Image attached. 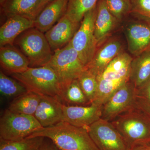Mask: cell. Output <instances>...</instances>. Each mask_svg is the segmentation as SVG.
<instances>
[{
  "instance_id": "1",
  "label": "cell",
  "mask_w": 150,
  "mask_h": 150,
  "mask_svg": "<svg viewBox=\"0 0 150 150\" xmlns=\"http://www.w3.org/2000/svg\"><path fill=\"white\" fill-rule=\"evenodd\" d=\"M48 138L62 150H99L86 129L61 121L42 127L27 138Z\"/></svg>"
},
{
  "instance_id": "2",
  "label": "cell",
  "mask_w": 150,
  "mask_h": 150,
  "mask_svg": "<svg viewBox=\"0 0 150 150\" xmlns=\"http://www.w3.org/2000/svg\"><path fill=\"white\" fill-rule=\"evenodd\" d=\"M133 59L129 54L123 51L96 77L97 92L92 103L103 106L117 90L130 81Z\"/></svg>"
},
{
  "instance_id": "3",
  "label": "cell",
  "mask_w": 150,
  "mask_h": 150,
  "mask_svg": "<svg viewBox=\"0 0 150 150\" xmlns=\"http://www.w3.org/2000/svg\"><path fill=\"white\" fill-rule=\"evenodd\" d=\"M11 76L23 84L28 91L61 100L63 86L54 70L48 66L29 67L23 72L13 74Z\"/></svg>"
},
{
  "instance_id": "4",
  "label": "cell",
  "mask_w": 150,
  "mask_h": 150,
  "mask_svg": "<svg viewBox=\"0 0 150 150\" xmlns=\"http://www.w3.org/2000/svg\"><path fill=\"white\" fill-rule=\"evenodd\" d=\"M131 146L150 141V112L138 104L111 122Z\"/></svg>"
},
{
  "instance_id": "5",
  "label": "cell",
  "mask_w": 150,
  "mask_h": 150,
  "mask_svg": "<svg viewBox=\"0 0 150 150\" xmlns=\"http://www.w3.org/2000/svg\"><path fill=\"white\" fill-rule=\"evenodd\" d=\"M13 45L27 58L29 67L46 66L54 54L45 33L35 27L19 35Z\"/></svg>"
},
{
  "instance_id": "6",
  "label": "cell",
  "mask_w": 150,
  "mask_h": 150,
  "mask_svg": "<svg viewBox=\"0 0 150 150\" xmlns=\"http://www.w3.org/2000/svg\"><path fill=\"white\" fill-rule=\"evenodd\" d=\"M46 66L51 68L57 75L64 91L86 69L70 42L63 48L54 51Z\"/></svg>"
},
{
  "instance_id": "7",
  "label": "cell",
  "mask_w": 150,
  "mask_h": 150,
  "mask_svg": "<svg viewBox=\"0 0 150 150\" xmlns=\"http://www.w3.org/2000/svg\"><path fill=\"white\" fill-rule=\"evenodd\" d=\"M42 127L34 115L15 113L6 109L0 118V139H23Z\"/></svg>"
},
{
  "instance_id": "8",
  "label": "cell",
  "mask_w": 150,
  "mask_h": 150,
  "mask_svg": "<svg viewBox=\"0 0 150 150\" xmlns=\"http://www.w3.org/2000/svg\"><path fill=\"white\" fill-rule=\"evenodd\" d=\"M96 12V6L86 14L79 29L70 41L86 68L91 62L98 48L94 34Z\"/></svg>"
},
{
  "instance_id": "9",
  "label": "cell",
  "mask_w": 150,
  "mask_h": 150,
  "mask_svg": "<svg viewBox=\"0 0 150 150\" xmlns=\"http://www.w3.org/2000/svg\"><path fill=\"white\" fill-rule=\"evenodd\" d=\"M99 150H129L130 146L109 121L100 118L87 129Z\"/></svg>"
},
{
  "instance_id": "10",
  "label": "cell",
  "mask_w": 150,
  "mask_h": 150,
  "mask_svg": "<svg viewBox=\"0 0 150 150\" xmlns=\"http://www.w3.org/2000/svg\"><path fill=\"white\" fill-rule=\"evenodd\" d=\"M137 104V88L129 81L117 90L103 105L101 118L109 121L113 120Z\"/></svg>"
},
{
  "instance_id": "11",
  "label": "cell",
  "mask_w": 150,
  "mask_h": 150,
  "mask_svg": "<svg viewBox=\"0 0 150 150\" xmlns=\"http://www.w3.org/2000/svg\"><path fill=\"white\" fill-rule=\"evenodd\" d=\"M124 31L130 54L136 57L150 50V22L132 21L126 25Z\"/></svg>"
},
{
  "instance_id": "12",
  "label": "cell",
  "mask_w": 150,
  "mask_h": 150,
  "mask_svg": "<svg viewBox=\"0 0 150 150\" xmlns=\"http://www.w3.org/2000/svg\"><path fill=\"white\" fill-rule=\"evenodd\" d=\"M102 105L92 104L89 106L66 105L63 104V121L86 129L101 118Z\"/></svg>"
},
{
  "instance_id": "13",
  "label": "cell",
  "mask_w": 150,
  "mask_h": 150,
  "mask_svg": "<svg viewBox=\"0 0 150 150\" xmlns=\"http://www.w3.org/2000/svg\"><path fill=\"white\" fill-rule=\"evenodd\" d=\"M122 42L117 38L106 39L98 47L86 69L96 77L101 74L112 60L123 51Z\"/></svg>"
},
{
  "instance_id": "14",
  "label": "cell",
  "mask_w": 150,
  "mask_h": 150,
  "mask_svg": "<svg viewBox=\"0 0 150 150\" xmlns=\"http://www.w3.org/2000/svg\"><path fill=\"white\" fill-rule=\"evenodd\" d=\"M81 23L73 21L65 14L57 23L45 33V36L53 52L69 43L79 29Z\"/></svg>"
},
{
  "instance_id": "15",
  "label": "cell",
  "mask_w": 150,
  "mask_h": 150,
  "mask_svg": "<svg viewBox=\"0 0 150 150\" xmlns=\"http://www.w3.org/2000/svg\"><path fill=\"white\" fill-rule=\"evenodd\" d=\"M62 105L56 98L41 96L34 117L43 127L54 126L63 121Z\"/></svg>"
},
{
  "instance_id": "16",
  "label": "cell",
  "mask_w": 150,
  "mask_h": 150,
  "mask_svg": "<svg viewBox=\"0 0 150 150\" xmlns=\"http://www.w3.org/2000/svg\"><path fill=\"white\" fill-rule=\"evenodd\" d=\"M96 8L94 34L98 47L107 39L119 21L108 9L105 0H99Z\"/></svg>"
},
{
  "instance_id": "17",
  "label": "cell",
  "mask_w": 150,
  "mask_h": 150,
  "mask_svg": "<svg viewBox=\"0 0 150 150\" xmlns=\"http://www.w3.org/2000/svg\"><path fill=\"white\" fill-rule=\"evenodd\" d=\"M68 0H54L44 8L34 20V27L45 33L67 13Z\"/></svg>"
},
{
  "instance_id": "18",
  "label": "cell",
  "mask_w": 150,
  "mask_h": 150,
  "mask_svg": "<svg viewBox=\"0 0 150 150\" xmlns=\"http://www.w3.org/2000/svg\"><path fill=\"white\" fill-rule=\"evenodd\" d=\"M0 28V46L13 45L17 38L27 30L34 27V21L20 16L7 18Z\"/></svg>"
},
{
  "instance_id": "19",
  "label": "cell",
  "mask_w": 150,
  "mask_h": 150,
  "mask_svg": "<svg viewBox=\"0 0 150 150\" xmlns=\"http://www.w3.org/2000/svg\"><path fill=\"white\" fill-rule=\"evenodd\" d=\"M0 65L11 74L23 72L29 67L27 58L14 45L1 46Z\"/></svg>"
},
{
  "instance_id": "20",
  "label": "cell",
  "mask_w": 150,
  "mask_h": 150,
  "mask_svg": "<svg viewBox=\"0 0 150 150\" xmlns=\"http://www.w3.org/2000/svg\"><path fill=\"white\" fill-rule=\"evenodd\" d=\"M40 0H6L1 6L7 18L20 16L35 20L38 15Z\"/></svg>"
},
{
  "instance_id": "21",
  "label": "cell",
  "mask_w": 150,
  "mask_h": 150,
  "mask_svg": "<svg viewBox=\"0 0 150 150\" xmlns=\"http://www.w3.org/2000/svg\"><path fill=\"white\" fill-rule=\"evenodd\" d=\"M150 77V50L133 58L131 64L130 81L137 88Z\"/></svg>"
},
{
  "instance_id": "22",
  "label": "cell",
  "mask_w": 150,
  "mask_h": 150,
  "mask_svg": "<svg viewBox=\"0 0 150 150\" xmlns=\"http://www.w3.org/2000/svg\"><path fill=\"white\" fill-rule=\"evenodd\" d=\"M41 97L35 93L28 91L14 98L8 109L15 113L34 115Z\"/></svg>"
},
{
  "instance_id": "23",
  "label": "cell",
  "mask_w": 150,
  "mask_h": 150,
  "mask_svg": "<svg viewBox=\"0 0 150 150\" xmlns=\"http://www.w3.org/2000/svg\"><path fill=\"white\" fill-rule=\"evenodd\" d=\"M99 0H68L66 14L72 20L81 23L87 13L97 5Z\"/></svg>"
},
{
  "instance_id": "24",
  "label": "cell",
  "mask_w": 150,
  "mask_h": 150,
  "mask_svg": "<svg viewBox=\"0 0 150 150\" xmlns=\"http://www.w3.org/2000/svg\"><path fill=\"white\" fill-rule=\"evenodd\" d=\"M45 138H26L19 141H7L0 139V150H38Z\"/></svg>"
},
{
  "instance_id": "25",
  "label": "cell",
  "mask_w": 150,
  "mask_h": 150,
  "mask_svg": "<svg viewBox=\"0 0 150 150\" xmlns=\"http://www.w3.org/2000/svg\"><path fill=\"white\" fill-rule=\"evenodd\" d=\"M25 87L21 83L6 75L1 70L0 71V92L6 97L14 98L27 92Z\"/></svg>"
},
{
  "instance_id": "26",
  "label": "cell",
  "mask_w": 150,
  "mask_h": 150,
  "mask_svg": "<svg viewBox=\"0 0 150 150\" xmlns=\"http://www.w3.org/2000/svg\"><path fill=\"white\" fill-rule=\"evenodd\" d=\"M77 79L82 90L91 104L97 92L98 84L96 76L86 69Z\"/></svg>"
},
{
  "instance_id": "27",
  "label": "cell",
  "mask_w": 150,
  "mask_h": 150,
  "mask_svg": "<svg viewBox=\"0 0 150 150\" xmlns=\"http://www.w3.org/2000/svg\"><path fill=\"white\" fill-rule=\"evenodd\" d=\"M62 100L70 104H90L82 90L77 79L73 81L65 89L61 99Z\"/></svg>"
},
{
  "instance_id": "28",
  "label": "cell",
  "mask_w": 150,
  "mask_h": 150,
  "mask_svg": "<svg viewBox=\"0 0 150 150\" xmlns=\"http://www.w3.org/2000/svg\"><path fill=\"white\" fill-rule=\"evenodd\" d=\"M108 9L119 21L131 14V0H105Z\"/></svg>"
},
{
  "instance_id": "29",
  "label": "cell",
  "mask_w": 150,
  "mask_h": 150,
  "mask_svg": "<svg viewBox=\"0 0 150 150\" xmlns=\"http://www.w3.org/2000/svg\"><path fill=\"white\" fill-rule=\"evenodd\" d=\"M131 14L139 20L150 22V0H131Z\"/></svg>"
},
{
  "instance_id": "30",
  "label": "cell",
  "mask_w": 150,
  "mask_h": 150,
  "mask_svg": "<svg viewBox=\"0 0 150 150\" xmlns=\"http://www.w3.org/2000/svg\"><path fill=\"white\" fill-rule=\"evenodd\" d=\"M137 104L146 110H150V77L137 88Z\"/></svg>"
},
{
  "instance_id": "31",
  "label": "cell",
  "mask_w": 150,
  "mask_h": 150,
  "mask_svg": "<svg viewBox=\"0 0 150 150\" xmlns=\"http://www.w3.org/2000/svg\"><path fill=\"white\" fill-rule=\"evenodd\" d=\"M129 150H150V141L134 144L130 147Z\"/></svg>"
},
{
  "instance_id": "32",
  "label": "cell",
  "mask_w": 150,
  "mask_h": 150,
  "mask_svg": "<svg viewBox=\"0 0 150 150\" xmlns=\"http://www.w3.org/2000/svg\"><path fill=\"white\" fill-rule=\"evenodd\" d=\"M38 150H62L54 144L52 142L45 143V141Z\"/></svg>"
},
{
  "instance_id": "33",
  "label": "cell",
  "mask_w": 150,
  "mask_h": 150,
  "mask_svg": "<svg viewBox=\"0 0 150 150\" xmlns=\"http://www.w3.org/2000/svg\"><path fill=\"white\" fill-rule=\"evenodd\" d=\"M54 0H40V5L38 8V15L40 13L44 8L49 3H51Z\"/></svg>"
},
{
  "instance_id": "34",
  "label": "cell",
  "mask_w": 150,
  "mask_h": 150,
  "mask_svg": "<svg viewBox=\"0 0 150 150\" xmlns=\"http://www.w3.org/2000/svg\"><path fill=\"white\" fill-rule=\"evenodd\" d=\"M6 1V0H0V4H1V6H2Z\"/></svg>"
},
{
  "instance_id": "35",
  "label": "cell",
  "mask_w": 150,
  "mask_h": 150,
  "mask_svg": "<svg viewBox=\"0 0 150 150\" xmlns=\"http://www.w3.org/2000/svg\"><path fill=\"white\" fill-rule=\"evenodd\" d=\"M147 110V111H149V112H150V110Z\"/></svg>"
}]
</instances>
